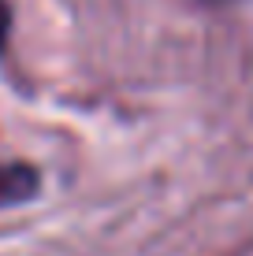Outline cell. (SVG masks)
I'll return each instance as SVG.
<instances>
[{
    "label": "cell",
    "mask_w": 253,
    "mask_h": 256,
    "mask_svg": "<svg viewBox=\"0 0 253 256\" xmlns=\"http://www.w3.org/2000/svg\"><path fill=\"white\" fill-rule=\"evenodd\" d=\"M38 193V171L26 164H8L0 160V208L19 204V200Z\"/></svg>",
    "instance_id": "obj_1"
},
{
    "label": "cell",
    "mask_w": 253,
    "mask_h": 256,
    "mask_svg": "<svg viewBox=\"0 0 253 256\" xmlns=\"http://www.w3.org/2000/svg\"><path fill=\"white\" fill-rule=\"evenodd\" d=\"M8 26H12V19H8V8H4V0H0V48H4V38H8Z\"/></svg>",
    "instance_id": "obj_2"
}]
</instances>
